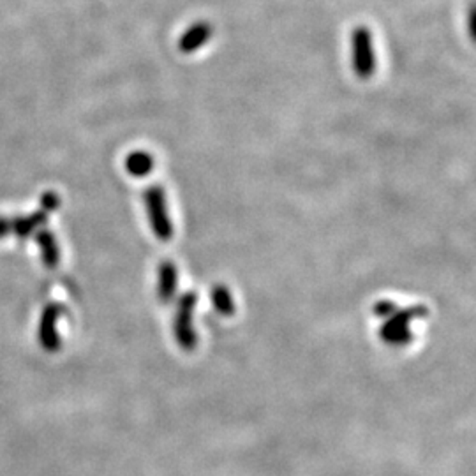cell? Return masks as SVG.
Segmentation results:
<instances>
[{
	"mask_svg": "<svg viewBox=\"0 0 476 476\" xmlns=\"http://www.w3.org/2000/svg\"><path fill=\"white\" fill-rule=\"evenodd\" d=\"M145 207H147L148 221L154 235L157 240L168 242L173 238V224L168 214V205H166L165 189L159 186H152L145 191L143 194Z\"/></svg>",
	"mask_w": 476,
	"mask_h": 476,
	"instance_id": "6da1fadb",
	"label": "cell"
},
{
	"mask_svg": "<svg viewBox=\"0 0 476 476\" xmlns=\"http://www.w3.org/2000/svg\"><path fill=\"white\" fill-rule=\"evenodd\" d=\"M351 51H353V69L360 78H369L376 71V55H374L373 36L366 27L354 29L351 36Z\"/></svg>",
	"mask_w": 476,
	"mask_h": 476,
	"instance_id": "7a4b0ae2",
	"label": "cell"
},
{
	"mask_svg": "<svg viewBox=\"0 0 476 476\" xmlns=\"http://www.w3.org/2000/svg\"><path fill=\"white\" fill-rule=\"evenodd\" d=\"M212 36V27L207 22H196L193 27L182 34L179 41V48L182 53H194L201 46L208 43Z\"/></svg>",
	"mask_w": 476,
	"mask_h": 476,
	"instance_id": "3957f363",
	"label": "cell"
},
{
	"mask_svg": "<svg viewBox=\"0 0 476 476\" xmlns=\"http://www.w3.org/2000/svg\"><path fill=\"white\" fill-rule=\"evenodd\" d=\"M36 240L39 244L41 256H43V263L48 269H55L58 265V258H60V252H58L57 240H55L53 233L48 231V229H39L36 233Z\"/></svg>",
	"mask_w": 476,
	"mask_h": 476,
	"instance_id": "277c9868",
	"label": "cell"
},
{
	"mask_svg": "<svg viewBox=\"0 0 476 476\" xmlns=\"http://www.w3.org/2000/svg\"><path fill=\"white\" fill-rule=\"evenodd\" d=\"M126 169L129 175L141 179L154 169V157L145 150H136L126 157Z\"/></svg>",
	"mask_w": 476,
	"mask_h": 476,
	"instance_id": "5b68a950",
	"label": "cell"
},
{
	"mask_svg": "<svg viewBox=\"0 0 476 476\" xmlns=\"http://www.w3.org/2000/svg\"><path fill=\"white\" fill-rule=\"evenodd\" d=\"M48 221V212L39 210L32 215H27V217H20L16 221H13V231L20 236V238H27V236L32 235L39 226L46 224Z\"/></svg>",
	"mask_w": 476,
	"mask_h": 476,
	"instance_id": "8992f818",
	"label": "cell"
},
{
	"mask_svg": "<svg viewBox=\"0 0 476 476\" xmlns=\"http://www.w3.org/2000/svg\"><path fill=\"white\" fill-rule=\"evenodd\" d=\"M57 307L50 305L44 309L43 319H41V340L46 347H53L57 344V337H55V321H57Z\"/></svg>",
	"mask_w": 476,
	"mask_h": 476,
	"instance_id": "52a82bcc",
	"label": "cell"
},
{
	"mask_svg": "<svg viewBox=\"0 0 476 476\" xmlns=\"http://www.w3.org/2000/svg\"><path fill=\"white\" fill-rule=\"evenodd\" d=\"M176 288V269L173 263L165 262L159 269V291L165 298L172 297Z\"/></svg>",
	"mask_w": 476,
	"mask_h": 476,
	"instance_id": "ba28073f",
	"label": "cell"
},
{
	"mask_svg": "<svg viewBox=\"0 0 476 476\" xmlns=\"http://www.w3.org/2000/svg\"><path fill=\"white\" fill-rule=\"evenodd\" d=\"M58 205H60V198L57 196L55 193H44L43 198H41V208H43L44 212H53L57 210Z\"/></svg>",
	"mask_w": 476,
	"mask_h": 476,
	"instance_id": "9c48e42d",
	"label": "cell"
},
{
	"mask_svg": "<svg viewBox=\"0 0 476 476\" xmlns=\"http://www.w3.org/2000/svg\"><path fill=\"white\" fill-rule=\"evenodd\" d=\"M9 231H13V221L0 217V238H4Z\"/></svg>",
	"mask_w": 476,
	"mask_h": 476,
	"instance_id": "30bf717a",
	"label": "cell"
},
{
	"mask_svg": "<svg viewBox=\"0 0 476 476\" xmlns=\"http://www.w3.org/2000/svg\"><path fill=\"white\" fill-rule=\"evenodd\" d=\"M469 23H471V36L476 41V6H472L471 16H469Z\"/></svg>",
	"mask_w": 476,
	"mask_h": 476,
	"instance_id": "8fae6325",
	"label": "cell"
}]
</instances>
